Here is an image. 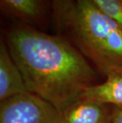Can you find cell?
I'll use <instances>...</instances> for the list:
<instances>
[{
    "label": "cell",
    "instance_id": "cell-8",
    "mask_svg": "<svg viewBox=\"0 0 122 123\" xmlns=\"http://www.w3.org/2000/svg\"><path fill=\"white\" fill-rule=\"evenodd\" d=\"M103 14L122 26V0H90Z\"/></svg>",
    "mask_w": 122,
    "mask_h": 123
},
{
    "label": "cell",
    "instance_id": "cell-9",
    "mask_svg": "<svg viewBox=\"0 0 122 123\" xmlns=\"http://www.w3.org/2000/svg\"><path fill=\"white\" fill-rule=\"evenodd\" d=\"M54 9V22L57 26L62 28L64 20L74 0H52Z\"/></svg>",
    "mask_w": 122,
    "mask_h": 123
},
{
    "label": "cell",
    "instance_id": "cell-1",
    "mask_svg": "<svg viewBox=\"0 0 122 123\" xmlns=\"http://www.w3.org/2000/svg\"><path fill=\"white\" fill-rule=\"evenodd\" d=\"M3 40L28 91L59 111L82 98L85 91L96 84L94 68L63 37L22 24L10 28Z\"/></svg>",
    "mask_w": 122,
    "mask_h": 123
},
{
    "label": "cell",
    "instance_id": "cell-10",
    "mask_svg": "<svg viewBox=\"0 0 122 123\" xmlns=\"http://www.w3.org/2000/svg\"><path fill=\"white\" fill-rule=\"evenodd\" d=\"M112 123H122V107H113Z\"/></svg>",
    "mask_w": 122,
    "mask_h": 123
},
{
    "label": "cell",
    "instance_id": "cell-2",
    "mask_svg": "<svg viewBox=\"0 0 122 123\" xmlns=\"http://www.w3.org/2000/svg\"><path fill=\"white\" fill-rule=\"evenodd\" d=\"M61 29L105 76L122 72V26L92 2L74 0Z\"/></svg>",
    "mask_w": 122,
    "mask_h": 123
},
{
    "label": "cell",
    "instance_id": "cell-3",
    "mask_svg": "<svg viewBox=\"0 0 122 123\" xmlns=\"http://www.w3.org/2000/svg\"><path fill=\"white\" fill-rule=\"evenodd\" d=\"M61 112L31 92L1 102L0 123H60Z\"/></svg>",
    "mask_w": 122,
    "mask_h": 123
},
{
    "label": "cell",
    "instance_id": "cell-7",
    "mask_svg": "<svg viewBox=\"0 0 122 123\" xmlns=\"http://www.w3.org/2000/svg\"><path fill=\"white\" fill-rule=\"evenodd\" d=\"M82 98L113 107H122V72L109 75L105 82L90 86Z\"/></svg>",
    "mask_w": 122,
    "mask_h": 123
},
{
    "label": "cell",
    "instance_id": "cell-5",
    "mask_svg": "<svg viewBox=\"0 0 122 123\" xmlns=\"http://www.w3.org/2000/svg\"><path fill=\"white\" fill-rule=\"evenodd\" d=\"M29 92L22 73L4 40L0 42V101Z\"/></svg>",
    "mask_w": 122,
    "mask_h": 123
},
{
    "label": "cell",
    "instance_id": "cell-6",
    "mask_svg": "<svg viewBox=\"0 0 122 123\" xmlns=\"http://www.w3.org/2000/svg\"><path fill=\"white\" fill-rule=\"evenodd\" d=\"M113 107L82 98L61 112L60 123H112Z\"/></svg>",
    "mask_w": 122,
    "mask_h": 123
},
{
    "label": "cell",
    "instance_id": "cell-4",
    "mask_svg": "<svg viewBox=\"0 0 122 123\" xmlns=\"http://www.w3.org/2000/svg\"><path fill=\"white\" fill-rule=\"evenodd\" d=\"M0 7L2 13L36 29L45 25L50 18L54 19L52 0H0Z\"/></svg>",
    "mask_w": 122,
    "mask_h": 123
}]
</instances>
